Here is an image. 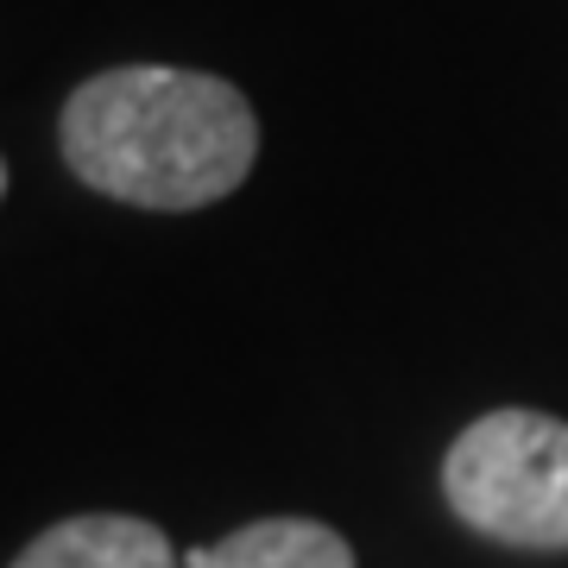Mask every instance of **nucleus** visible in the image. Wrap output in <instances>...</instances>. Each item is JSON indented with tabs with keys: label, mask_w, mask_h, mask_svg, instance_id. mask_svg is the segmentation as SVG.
Segmentation results:
<instances>
[{
	"label": "nucleus",
	"mask_w": 568,
	"mask_h": 568,
	"mask_svg": "<svg viewBox=\"0 0 568 568\" xmlns=\"http://www.w3.org/2000/svg\"><path fill=\"white\" fill-rule=\"evenodd\" d=\"M63 159L95 196L133 209H209L260 159V121L234 82L171 63L89 77L63 102Z\"/></svg>",
	"instance_id": "obj_1"
},
{
	"label": "nucleus",
	"mask_w": 568,
	"mask_h": 568,
	"mask_svg": "<svg viewBox=\"0 0 568 568\" xmlns=\"http://www.w3.org/2000/svg\"><path fill=\"white\" fill-rule=\"evenodd\" d=\"M448 511L511 549H568V424L549 410H487L443 455Z\"/></svg>",
	"instance_id": "obj_2"
},
{
	"label": "nucleus",
	"mask_w": 568,
	"mask_h": 568,
	"mask_svg": "<svg viewBox=\"0 0 568 568\" xmlns=\"http://www.w3.org/2000/svg\"><path fill=\"white\" fill-rule=\"evenodd\" d=\"M13 568H178V549L159 525L126 511H82L13 556Z\"/></svg>",
	"instance_id": "obj_3"
},
{
	"label": "nucleus",
	"mask_w": 568,
	"mask_h": 568,
	"mask_svg": "<svg viewBox=\"0 0 568 568\" xmlns=\"http://www.w3.org/2000/svg\"><path fill=\"white\" fill-rule=\"evenodd\" d=\"M183 568H354V549L342 530L316 525V518H260L222 544L190 549Z\"/></svg>",
	"instance_id": "obj_4"
},
{
	"label": "nucleus",
	"mask_w": 568,
	"mask_h": 568,
	"mask_svg": "<svg viewBox=\"0 0 568 568\" xmlns=\"http://www.w3.org/2000/svg\"><path fill=\"white\" fill-rule=\"evenodd\" d=\"M0 196H7V159H0Z\"/></svg>",
	"instance_id": "obj_5"
}]
</instances>
